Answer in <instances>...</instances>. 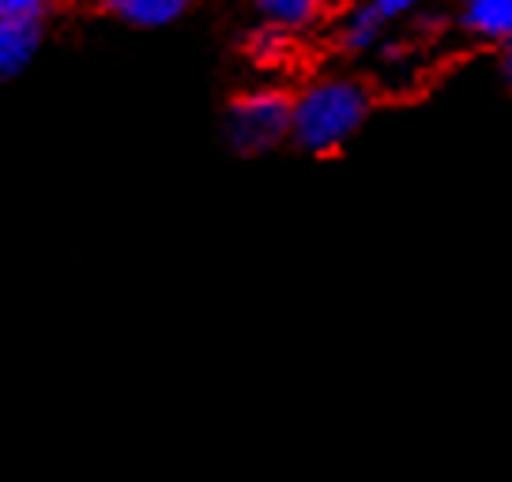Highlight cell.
<instances>
[{"label": "cell", "instance_id": "obj_1", "mask_svg": "<svg viewBox=\"0 0 512 482\" xmlns=\"http://www.w3.org/2000/svg\"><path fill=\"white\" fill-rule=\"evenodd\" d=\"M373 95L366 83L336 76L309 83L290 110V140L309 155H332L366 125Z\"/></svg>", "mask_w": 512, "mask_h": 482}, {"label": "cell", "instance_id": "obj_2", "mask_svg": "<svg viewBox=\"0 0 512 482\" xmlns=\"http://www.w3.org/2000/svg\"><path fill=\"white\" fill-rule=\"evenodd\" d=\"M290 110L294 98L275 87L245 91L226 110V140L238 155H264L290 140Z\"/></svg>", "mask_w": 512, "mask_h": 482}, {"label": "cell", "instance_id": "obj_3", "mask_svg": "<svg viewBox=\"0 0 512 482\" xmlns=\"http://www.w3.org/2000/svg\"><path fill=\"white\" fill-rule=\"evenodd\" d=\"M42 46V19H0V80H12Z\"/></svg>", "mask_w": 512, "mask_h": 482}, {"label": "cell", "instance_id": "obj_4", "mask_svg": "<svg viewBox=\"0 0 512 482\" xmlns=\"http://www.w3.org/2000/svg\"><path fill=\"white\" fill-rule=\"evenodd\" d=\"M460 23H464L467 34L501 46L512 34V0H464L460 4Z\"/></svg>", "mask_w": 512, "mask_h": 482}, {"label": "cell", "instance_id": "obj_5", "mask_svg": "<svg viewBox=\"0 0 512 482\" xmlns=\"http://www.w3.org/2000/svg\"><path fill=\"white\" fill-rule=\"evenodd\" d=\"M106 8L128 27L155 31V27H170L174 19L185 16L189 0H106Z\"/></svg>", "mask_w": 512, "mask_h": 482}, {"label": "cell", "instance_id": "obj_6", "mask_svg": "<svg viewBox=\"0 0 512 482\" xmlns=\"http://www.w3.org/2000/svg\"><path fill=\"white\" fill-rule=\"evenodd\" d=\"M388 19L369 4V8H362V12H354L347 23H343V31H339V42H343V49L347 53H366V49H373L377 42H381V31Z\"/></svg>", "mask_w": 512, "mask_h": 482}, {"label": "cell", "instance_id": "obj_7", "mask_svg": "<svg viewBox=\"0 0 512 482\" xmlns=\"http://www.w3.org/2000/svg\"><path fill=\"white\" fill-rule=\"evenodd\" d=\"M260 16L283 31H302L305 23L320 16V0H256Z\"/></svg>", "mask_w": 512, "mask_h": 482}, {"label": "cell", "instance_id": "obj_8", "mask_svg": "<svg viewBox=\"0 0 512 482\" xmlns=\"http://www.w3.org/2000/svg\"><path fill=\"white\" fill-rule=\"evenodd\" d=\"M53 0H0V19H42Z\"/></svg>", "mask_w": 512, "mask_h": 482}, {"label": "cell", "instance_id": "obj_9", "mask_svg": "<svg viewBox=\"0 0 512 482\" xmlns=\"http://www.w3.org/2000/svg\"><path fill=\"white\" fill-rule=\"evenodd\" d=\"M377 12H381L384 19H396V16H403V12H411V8H418L422 0H369Z\"/></svg>", "mask_w": 512, "mask_h": 482}, {"label": "cell", "instance_id": "obj_10", "mask_svg": "<svg viewBox=\"0 0 512 482\" xmlns=\"http://www.w3.org/2000/svg\"><path fill=\"white\" fill-rule=\"evenodd\" d=\"M501 72H505V80H509V87H512V34L501 42Z\"/></svg>", "mask_w": 512, "mask_h": 482}]
</instances>
